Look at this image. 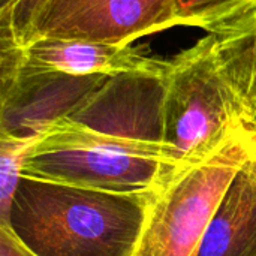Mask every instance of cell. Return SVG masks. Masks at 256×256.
Returning <instances> with one entry per match:
<instances>
[{
    "mask_svg": "<svg viewBox=\"0 0 256 256\" xmlns=\"http://www.w3.org/2000/svg\"><path fill=\"white\" fill-rule=\"evenodd\" d=\"M156 194L98 190L22 174L0 226L33 256H134Z\"/></svg>",
    "mask_w": 256,
    "mask_h": 256,
    "instance_id": "6da1fadb",
    "label": "cell"
},
{
    "mask_svg": "<svg viewBox=\"0 0 256 256\" xmlns=\"http://www.w3.org/2000/svg\"><path fill=\"white\" fill-rule=\"evenodd\" d=\"M110 76H78L22 68L0 78V134L39 138L60 118L72 116Z\"/></svg>",
    "mask_w": 256,
    "mask_h": 256,
    "instance_id": "5b68a950",
    "label": "cell"
},
{
    "mask_svg": "<svg viewBox=\"0 0 256 256\" xmlns=\"http://www.w3.org/2000/svg\"><path fill=\"white\" fill-rule=\"evenodd\" d=\"M0 256H33L28 254L15 237L6 230L0 226Z\"/></svg>",
    "mask_w": 256,
    "mask_h": 256,
    "instance_id": "5bb4252c",
    "label": "cell"
},
{
    "mask_svg": "<svg viewBox=\"0 0 256 256\" xmlns=\"http://www.w3.org/2000/svg\"><path fill=\"white\" fill-rule=\"evenodd\" d=\"M195 256H256V180L249 162L231 183Z\"/></svg>",
    "mask_w": 256,
    "mask_h": 256,
    "instance_id": "ba28073f",
    "label": "cell"
},
{
    "mask_svg": "<svg viewBox=\"0 0 256 256\" xmlns=\"http://www.w3.org/2000/svg\"><path fill=\"white\" fill-rule=\"evenodd\" d=\"M256 153V130L236 132L208 159L158 190L134 256H195L225 194Z\"/></svg>",
    "mask_w": 256,
    "mask_h": 256,
    "instance_id": "277c9868",
    "label": "cell"
},
{
    "mask_svg": "<svg viewBox=\"0 0 256 256\" xmlns=\"http://www.w3.org/2000/svg\"><path fill=\"white\" fill-rule=\"evenodd\" d=\"M207 32L213 36L216 57L244 110L246 122L256 130V3Z\"/></svg>",
    "mask_w": 256,
    "mask_h": 256,
    "instance_id": "9c48e42d",
    "label": "cell"
},
{
    "mask_svg": "<svg viewBox=\"0 0 256 256\" xmlns=\"http://www.w3.org/2000/svg\"><path fill=\"white\" fill-rule=\"evenodd\" d=\"M36 140L0 134V224L9 214L16 188L24 174L26 158Z\"/></svg>",
    "mask_w": 256,
    "mask_h": 256,
    "instance_id": "30bf717a",
    "label": "cell"
},
{
    "mask_svg": "<svg viewBox=\"0 0 256 256\" xmlns=\"http://www.w3.org/2000/svg\"><path fill=\"white\" fill-rule=\"evenodd\" d=\"M174 26H177V0H82L72 14L38 38L134 44L141 36Z\"/></svg>",
    "mask_w": 256,
    "mask_h": 256,
    "instance_id": "52a82bcc",
    "label": "cell"
},
{
    "mask_svg": "<svg viewBox=\"0 0 256 256\" xmlns=\"http://www.w3.org/2000/svg\"><path fill=\"white\" fill-rule=\"evenodd\" d=\"M24 66L78 76L146 74L165 76L171 60L150 56L134 44H110L80 38L40 36L24 46Z\"/></svg>",
    "mask_w": 256,
    "mask_h": 256,
    "instance_id": "8992f818",
    "label": "cell"
},
{
    "mask_svg": "<svg viewBox=\"0 0 256 256\" xmlns=\"http://www.w3.org/2000/svg\"><path fill=\"white\" fill-rule=\"evenodd\" d=\"M52 0H2L0 26L6 27L24 48L36 34L39 21Z\"/></svg>",
    "mask_w": 256,
    "mask_h": 256,
    "instance_id": "8fae6325",
    "label": "cell"
},
{
    "mask_svg": "<svg viewBox=\"0 0 256 256\" xmlns=\"http://www.w3.org/2000/svg\"><path fill=\"white\" fill-rule=\"evenodd\" d=\"M180 171L166 144L118 136L69 117L40 134L24 164L27 176L110 192L160 190Z\"/></svg>",
    "mask_w": 256,
    "mask_h": 256,
    "instance_id": "7a4b0ae2",
    "label": "cell"
},
{
    "mask_svg": "<svg viewBox=\"0 0 256 256\" xmlns=\"http://www.w3.org/2000/svg\"><path fill=\"white\" fill-rule=\"evenodd\" d=\"M81 2L82 0H52L48 4V8L45 9L42 18L39 21V26H38L34 38H38L45 30H48L50 27H52L58 21L66 18L69 14H72Z\"/></svg>",
    "mask_w": 256,
    "mask_h": 256,
    "instance_id": "4fadbf2b",
    "label": "cell"
},
{
    "mask_svg": "<svg viewBox=\"0 0 256 256\" xmlns=\"http://www.w3.org/2000/svg\"><path fill=\"white\" fill-rule=\"evenodd\" d=\"M255 3L256 0H177V26L207 30Z\"/></svg>",
    "mask_w": 256,
    "mask_h": 256,
    "instance_id": "7c38bea8",
    "label": "cell"
},
{
    "mask_svg": "<svg viewBox=\"0 0 256 256\" xmlns=\"http://www.w3.org/2000/svg\"><path fill=\"white\" fill-rule=\"evenodd\" d=\"M249 168H250V171H252V174H254V177H255L256 180V153L252 156V159L249 160Z\"/></svg>",
    "mask_w": 256,
    "mask_h": 256,
    "instance_id": "9a60e30c",
    "label": "cell"
},
{
    "mask_svg": "<svg viewBox=\"0 0 256 256\" xmlns=\"http://www.w3.org/2000/svg\"><path fill=\"white\" fill-rule=\"evenodd\" d=\"M244 126H249L244 110L208 33L171 60L165 76V142L184 170L213 156Z\"/></svg>",
    "mask_w": 256,
    "mask_h": 256,
    "instance_id": "3957f363",
    "label": "cell"
}]
</instances>
